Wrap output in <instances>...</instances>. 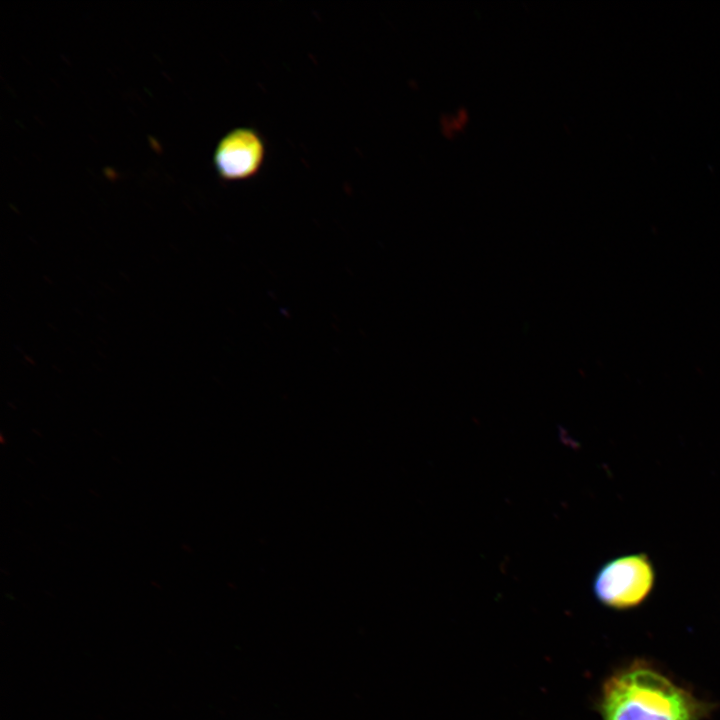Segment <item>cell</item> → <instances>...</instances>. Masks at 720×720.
<instances>
[{
	"instance_id": "obj_1",
	"label": "cell",
	"mask_w": 720,
	"mask_h": 720,
	"mask_svg": "<svg viewBox=\"0 0 720 720\" xmlns=\"http://www.w3.org/2000/svg\"><path fill=\"white\" fill-rule=\"evenodd\" d=\"M597 706L602 720H704L715 709L643 660L612 673Z\"/></svg>"
},
{
	"instance_id": "obj_2",
	"label": "cell",
	"mask_w": 720,
	"mask_h": 720,
	"mask_svg": "<svg viewBox=\"0 0 720 720\" xmlns=\"http://www.w3.org/2000/svg\"><path fill=\"white\" fill-rule=\"evenodd\" d=\"M655 571L644 554H630L606 562L593 580L595 597L605 606L626 610L639 606L650 594Z\"/></svg>"
},
{
	"instance_id": "obj_3",
	"label": "cell",
	"mask_w": 720,
	"mask_h": 720,
	"mask_svg": "<svg viewBox=\"0 0 720 720\" xmlns=\"http://www.w3.org/2000/svg\"><path fill=\"white\" fill-rule=\"evenodd\" d=\"M265 155L261 135L253 128L230 130L218 142L214 164L218 175L228 181L242 180L255 175Z\"/></svg>"
}]
</instances>
